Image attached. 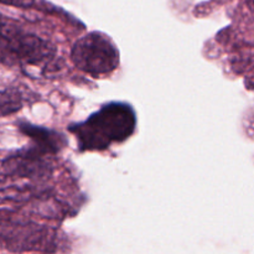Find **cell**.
Returning <instances> with one entry per match:
<instances>
[{
  "instance_id": "1",
  "label": "cell",
  "mask_w": 254,
  "mask_h": 254,
  "mask_svg": "<svg viewBox=\"0 0 254 254\" xmlns=\"http://www.w3.org/2000/svg\"><path fill=\"white\" fill-rule=\"evenodd\" d=\"M136 118L129 104L109 103L69 131L76 135L79 150L99 151L127 140L135 130Z\"/></svg>"
},
{
  "instance_id": "3",
  "label": "cell",
  "mask_w": 254,
  "mask_h": 254,
  "mask_svg": "<svg viewBox=\"0 0 254 254\" xmlns=\"http://www.w3.org/2000/svg\"><path fill=\"white\" fill-rule=\"evenodd\" d=\"M74 66L93 77L109 74L119 64V51L107 35L93 31L79 37L71 50Z\"/></svg>"
},
{
  "instance_id": "9",
  "label": "cell",
  "mask_w": 254,
  "mask_h": 254,
  "mask_svg": "<svg viewBox=\"0 0 254 254\" xmlns=\"http://www.w3.org/2000/svg\"><path fill=\"white\" fill-rule=\"evenodd\" d=\"M35 0H0L1 4L11 5V6L16 7H29L34 4Z\"/></svg>"
},
{
  "instance_id": "4",
  "label": "cell",
  "mask_w": 254,
  "mask_h": 254,
  "mask_svg": "<svg viewBox=\"0 0 254 254\" xmlns=\"http://www.w3.org/2000/svg\"><path fill=\"white\" fill-rule=\"evenodd\" d=\"M52 230L36 223H4L0 247L11 252L46 251L54 245Z\"/></svg>"
},
{
  "instance_id": "10",
  "label": "cell",
  "mask_w": 254,
  "mask_h": 254,
  "mask_svg": "<svg viewBox=\"0 0 254 254\" xmlns=\"http://www.w3.org/2000/svg\"><path fill=\"white\" fill-rule=\"evenodd\" d=\"M0 19H1V16H0Z\"/></svg>"
},
{
  "instance_id": "7",
  "label": "cell",
  "mask_w": 254,
  "mask_h": 254,
  "mask_svg": "<svg viewBox=\"0 0 254 254\" xmlns=\"http://www.w3.org/2000/svg\"><path fill=\"white\" fill-rule=\"evenodd\" d=\"M21 130L35 141V146L49 154H56L64 144L61 143V136L47 130V129L24 124V126H21Z\"/></svg>"
},
{
  "instance_id": "5",
  "label": "cell",
  "mask_w": 254,
  "mask_h": 254,
  "mask_svg": "<svg viewBox=\"0 0 254 254\" xmlns=\"http://www.w3.org/2000/svg\"><path fill=\"white\" fill-rule=\"evenodd\" d=\"M52 164L49 159V153L36 149L20 151L9 156L2 163V174L27 179L32 181L46 183L52 174Z\"/></svg>"
},
{
  "instance_id": "2",
  "label": "cell",
  "mask_w": 254,
  "mask_h": 254,
  "mask_svg": "<svg viewBox=\"0 0 254 254\" xmlns=\"http://www.w3.org/2000/svg\"><path fill=\"white\" fill-rule=\"evenodd\" d=\"M56 56L46 40L27 32L9 20L0 19V62L7 66H40Z\"/></svg>"
},
{
  "instance_id": "8",
  "label": "cell",
  "mask_w": 254,
  "mask_h": 254,
  "mask_svg": "<svg viewBox=\"0 0 254 254\" xmlns=\"http://www.w3.org/2000/svg\"><path fill=\"white\" fill-rule=\"evenodd\" d=\"M24 107V94L15 87L0 91V117L15 114Z\"/></svg>"
},
{
  "instance_id": "6",
  "label": "cell",
  "mask_w": 254,
  "mask_h": 254,
  "mask_svg": "<svg viewBox=\"0 0 254 254\" xmlns=\"http://www.w3.org/2000/svg\"><path fill=\"white\" fill-rule=\"evenodd\" d=\"M45 185L46 183L1 174L0 175V200L25 201L37 195H42L45 192Z\"/></svg>"
}]
</instances>
